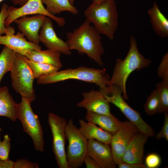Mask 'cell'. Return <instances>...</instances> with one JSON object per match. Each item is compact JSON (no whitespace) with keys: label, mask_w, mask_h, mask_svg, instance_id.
<instances>
[{"label":"cell","mask_w":168,"mask_h":168,"mask_svg":"<svg viewBox=\"0 0 168 168\" xmlns=\"http://www.w3.org/2000/svg\"><path fill=\"white\" fill-rule=\"evenodd\" d=\"M66 38V41L71 50L86 54L98 65H103L101 56L105 50L100 34L86 20L72 32H68Z\"/></svg>","instance_id":"1"},{"label":"cell","mask_w":168,"mask_h":168,"mask_svg":"<svg viewBox=\"0 0 168 168\" xmlns=\"http://www.w3.org/2000/svg\"><path fill=\"white\" fill-rule=\"evenodd\" d=\"M129 42V49L125 58L124 59H116L109 82V85H115L120 88L125 100L128 98L126 84L129 75L135 70L148 67L152 62L139 52L136 39L133 36L130 37Z\"/></svg>","instance_id":"2"},{"label":"cell","mask_w":168,"mask_h":168,"mask_svg":"<svg viewBox=\"0 0 168 168\" xmlns=\"http://www.w3.org/2000/svg\"><path fill=\"white\" fill-rule=\"evenodd\" d=\"M86 20L92 24L100 34L108 39H114L118 26V13L114 0L93 2L85 11Z\"/></svg>","instance_id":"3"},{"label":"cell","mask_w":168,"mask_h":168,"mask_svg":"<svg viewBox=\"0 0 168 168\" xmlns=\"http://www.w3.org/2000/svg\"><path fill=\"white\" fill-rule=\"evenodd\" d=\"M110 77L105 69H99L82 66L68 68L41 76L37 79L40 85L53 84L69 80H76L94 84L100 89L109 85Z\"/></svg>","instance_id":"4"},{"label":"cell","mask_w":168,"mask_h":168,"mask_svg":"<svg viewBox=\"0 0 168 168\" xmlns=\"http://www.w3.org/2000/svg\"><path fill=\"white\" fill-rule=\"evenodd\" d=\"M31 103L21 97V101L16 103V117L21 121L24 132L31 138L35 149L43 152L44 142L43 128L38 116L33 111Z\"/></svg>","instance_id":"5"},{"label":"cell","mask_w":168,"mask_h":168,"mask_svg":"<svg viewBox=\"0 0 168 168\" xmlns=\"http://www.w3.org/2000/svg\"><path fill=\"white\" fill-rule=\"evenodd\" d=\"M106 100L119 108L128 121L134 124L139 131L148 137L155 135L153 129L141 117L138 111L131 108L123 96L121 89L118 86L109 85L100 89Z\"/></svg>","instance_id":"6"},{"label":"cell","mask_w":168,"mask_h":168,"mask_svg":"<svg viewBox=\"0 0 168 168\" xmlns=\"http://www.w3.org/2000/svg\"><path fill=\"white\" fill-rule=\"evenodd\" d=\"M12 86L13 89L31 102L36 99L33 88L35 79L33 73L24 56L16 54L13 67L10 71Z\"/></svg>","instance_id":"7"},{"label":"cell","mask_w":168,"mask_h":168,"mask_svg":"<svg viewBox=\"0 0 168 168\" xmlns=\"http://www.w3.org/2000/svg\"><path fill=\"white\" fill-rule=\"evenodd\" d=\"M66 133L68 142L66 155L69 168H78L82 165L87 154L88 140L72 119L67 121Z\"/></svg>","instance_id":"8"},{"label":"cell","mask_w":168,"mask_h":168,"mask_svg":"<svg viewBox=\"0 0 168 168\" xmlns=\"http://www.w3.org/2000/svg\"><path fill=\"white\" fill-rule=\"evenodd\" d=\"M48 119L52 136V150L57 164L59 168H69L65 148L67 122L52 113L48 114Z\"/></svg>","instance_id":"9"},{"label":"cell","mask_w":168,"mask_h":168,"mask_svg":"<svg viewBox=\"0 0 168 168\" xmlns=\"http://www.w3.org/2000/svg\"><path fill=\"white\" fill-rule=\"evenodd\" d=\"M7 13V17L5 21L7 27L21 17L32 14H42L49 17L59 26H64L65 24L64 18L49 13L44 6L41 0H28L24 5L18 8L8 6Z\"/></svg>","instance_id":"10"},{"label":"cell","mask_w":168,"mask_h":168,"mask_svg":"<svg viewBox=\"0 0 168 168\" xmlns=\"http://www.w3.org/2000/svg\"><path fill=\"white\" fill-rule=\"evenodd\" d=\"M139 132L129 121L121 122L117 131L112 135L110 147L114 161L118 165L122 161L123 155L133 137Z\"/></svg>","instance_id":"11"},{"label":"cell","mask_w":168,"mask_h":168,"mask_svg":"<svg viewBox=\"0 0 168 168\" xmlns=\"http://www.w3.org/2000/svg\"><path fill=\"white\" fill-rule=\"evenodd\" d=\"M52 19L46 16L39 31L40 42L48 49L58 51L61 54L70 55L71 50L66 42L57 35L53 28Z\"/></svg>","instance_id":"12"},{"label":"cell","mask_w":168,"mask_h":168,"mask_svg":"<svg viewBox=\"0 0 168 168\" xmlns=\"http://www.w3.org/2000/svg\"><path fill=\"white\" fill-rule=\"evenodd\" d=\"M82 100L77 104L80 108L87 111L108 115L112 114L110 111V103L101 91L92 90L82 94Z\"/></svg>","instance_id":"13"},{"label":"cell","mask_w":168,"mask_h":168,"mask_svg":"<svg viewBox=\"0 0 168 168\" xmlns=\"http://www.w3.org/2000/svg\"><path fill=\"white\" fill-rule=\"evenodd\" d=\"M87 155L100 168H115V163L109 145L95 140H88Z\"/></svg>","instance_id":"14"},{"label":"cell","mask_w":168,"mask_h":168,"mask_svg":"<svg viewBox=\"0 0 168 168\" xmlns=\"http://www.w3.org/2000/svg\"><path fill=\"white\" fill-rule=\"evenodd\" d=\"M46 16L42 14H36L31 16H26L17 19L14 22L17 24L19 30L28 41L39 44V31Z\"/></svg>","instance_id":"15"},{"label":"cell","mask_w":168,"mask_h":168,"mask_svg":"<svg viewBox=\"0 0 168 168\" xmlns=\"http://www.w3.org/2000/svg\"><path fill=\"white\" fill-rule=\"evenodd\" d=\"M15 32L8 31L5 35H0V45L7 46L23 56L31 50L41 49L39 44L27 40L21 32H17L16 35L14 34Z\"/></svg>","instance_id":"16"},{"label":"cell","mask_w":168,"mask_h":168,"mask_svg":"<svg viewBox=\"0 0 168 168\" xmlns=\"http://www.w3.org/2000/svg\"><path fill=\"white\" fill-rule=\"evenodd\" d=\"M148 137L139 132L130 140L124 154L122 161L130 163H142L144 146Z\"/></svg>","instance_id":"17"},{"label":"cell","mask_w":168,"mask_h":168,"mask_svg":"<svg viewBox=\"0 0 168 168\" xmlns=\"http://www.w3.org/2000/svg\"><path fill=\"white\" fill-rule=\"evenodd\" d=\"M78 122L80 133L88 140H95L110 145L112 137L111 134L96 125L83 119H79Z\"/></svg>","instance_id":"18"},{"label":"cell","mask_w":168,"mask_h":168,"mask_svg":"<svg viewBox=\"0 0 168 168\" xmlns=\"http://www.w3.org/2000/svg\"><path fill=\"white\" fill-rule=\"evenodd\" d=\"M85 118L87 121L96 125L112 135L117 131L121 123L112 114L108 115L87 111Z\"/></svg>","instance_id":"19"},{"label":"cell","mask_w":168,"mask_h":168,"mask_svg":"<svg viewBox=\"0 0 168 168\" xmlns=\"http://www.w3.org/2000/svg\"><path fill=\"white\" fill-rule=\"evenodd\" d=\"M147 12L155 32L160 37L167 38L168 20L160 10L156 2H154Z\"/></svg>","instance_id":"20"},{"label":"cell","mask_w":168,"mask_h":168,"mask_svg":"<svg viewBox=\"0 0 168 168\" xmlns=\"http://www.w3.org/2000/svg\"><path fill=\"white\" fill-rule=\"evenodd\" d=\"M61 54L58 51L48 49L33 50L27 52L24 56L30 60L49 64L60 69L63 66L60 60Z\"/></svg>","instance_id":"21"},{"label":"cell","mask_w":168,"mask_h":168,"mask_svg":"<svg viewBox=\"0 0 168 168\" xmlns=\"http://www.w3.org/2000/svg\"><path fill=\"white\" fill-rule=\"evenodd\" d=\"M16 103L10 94L7 86L0 89V116L7 118L13 122L17 119L16 115Z\"/></svg>","instance_id":"22"},{"label":"cell","mask_w":168,"mask_h":168,"mask_svg":"<svg viewBox=\"0 0 168 168\" xmlns=\"http://www.w3.org/2000/svg\"><path fill=\"white\" fill-rule=\"evenodd\" d=\"M43 4L46 6L47 11L51 14L55 16L62 12L67 11L76 15L78 11L74 5H72L68 0H41Z\"/></svg>","instance_id":"23"},{"label":"cell","mask_w":168,"mask_h":168,"mask_svg":"<svg viewBox=\"0 0 168 168\" xmlns=\"http://www.w3.org/2000/svg\"><path fill=\"white\" fill-rule=\"evenodd\" d=\"M16 54L14 50L5 46L0 53V83L4 75L11 71ZM1 88L0 86V89Z\"/></svg>","instance_id":"24"},{"label":"cell","mask_w":168,"mask_h":168,"mask_svg":"<svg viewBox=\"0 0 168 168\" xmlns=\"http://www.w3.org/2000/svg\"><path fill=\"white\" fill-rule=\"evenodd\" d=\"M23 56L31 70L35 79H37L41 76L54 72L59 70L52 65L33 61Z\"/></svg>","instance_id":"25"},{"label":"cell","mask_w":168,"mask_h":168,"mask_svg":"<svg viewBox=\"0 0 168 168\" xmlns=\"http://www.w3.org/2000/svg\"><path fill=\"white\" fill-rule=\"evenodd\" d=\"M156 90L160 101L159 113L168 112V79L162 80L157 84Z\"/></svg>","instance_id":"26"},{"label":"cell","mask_w":168,"mask_h":168,"mask_svg":"<svg viewBox=\"0 0 168 168\" xmlns=\"http://www.w3.org/2000/svg\"><path fill=\"white\" fill-rule=\"evenodd\" d=\"M160 101L158 93L154 90L147 97L144 106L145 112L149 115L159 113Z\"/></svg>","instance_id":"27"},{"label":"cell","mask_w":168,"mask_h":168,"mask_svg":"<svg viewBox=\"0 0 168 168\" xmlns=\"http://www.w3.org/2000/svg\"><path fill=\"white\" fill-rule=\"evenodd\" d=\"M8 6L4 3L2 6L0 12V35L6 32L10 31H15L14 28L10 26H6L5 21L7 17V9Z\"/></svg>","instance_id":"28"},{"label":"cell","mask_w":168,"mask_h":168,"mask_svg":"<svg viewBox=\"0 0 168 168\" xmlns=\"http://www.w3.org/2000/svg\"><path fill=\"white\" fill-rule=\"evenodd\" d=\"M11 139L9 136L5 134L2 141L0 143V159L7 160L9 159V154L10 152Z\"/></svg>","instance_id":"29"},{"label":"cell","mask_w":168,"mask_h":168,"mask_svg":"<svg viewBox=\"0 0 168 168\" xmlns=\"http://www.w3.org/2000/svg\"><path fill=\"white\" fill-rule=\"evenodd\" d=\"M158 76L162 80L168 79V53L163 56L157 70Z\"/></svg>","instance_id":"30"},{"label":"cell","mask_w":168,"mask_h":168,"mask_svg":"<svg viewBox=\"0 0 168 168\" xmlns=\"http://www.w3.org/2000/svg\"><path fill=\"white\" fill-rule=\"evenodd\" d=\"M161 162V158L157 154L152 153L148 154L145 160L146 168H157L160 166Z\"/></svg>","instance_id":"31"},{"label":"cell","mask_w":168,"mask_h":168,"mask_svg":"<svg viewBox=\"0 0 168 168\" xmlns=\"http://www.w3.org/2000/svg\"><path fill=\"white\" fill-rule=\"evenodd\" d=\"M164 122L163 125L159 132L156 135V138L157 140L165 138L168 141V113H164Z\"/></svg>","instance_id":"32"},{"label":"cell","mask_w":168,"mask_h":168,"mask_svg":"<svg viewBox=\"0 0 168 168\" xmlns=\"http://www.w3.org/2000/svg\"><path fill=\"white\" fill-rule=\"evenodd\" d=\"M38 163L32 162L25 159H19L15 162L14 168H38Z\"/></svg>","instance_id":"33"},{"label":"cell","mask_w":168,"mask_h":168,"mask_svg":"<svg viewBox=\"0 0 168 168\" xmlns=\"http://www.w3.org/2000/svg\"><path fill=\"white\" fill-rule=\"evenodd\" d=\"M119 168H145L144 165L142 163L136 164L127 162L122 161L118 165Z\"/></svg>","instance_id":"34"},{"label":"cell","mask_w":168,"mask_h":168,"mask_svg":"<svg viewBox=\"0 0 168 168\" xmlns=\"http://www.w3.org/2000/svg\"><path fill=\"white\" fill-rule=\"evenodd\" d=\"M83 163L86 168H100L98 164L87 154L84 159Z\"/></svg>","instance_id":"35"},{"label":"cell","mask_w":168,"mask_h":168,"mask_svg":"<svg viewBox=\"0 0 168 168\" xmlns=\"http://www.w3.org/2000/svg\"><path fill=\"white\" fill-rule=\"evenodd\" d=\"M15 162L8 159L2 160L0 159V168H14Z\"/></svg>","instance_id":"36"},{"label":"cell","mask_w":168,"mask_h":168,"mask_svg":"<svg viewBox=\"0 0 168 168\" xmlns=\"http://www.w3.org/2000/svg\"><path fill=\"white\" fill-rule=\"evenodd\" d=\"M15 5H19L21 6L24 5L28 0H11Z\"/></svg>","instance_id":"37"},{"label":"cell","mask_w":168,"mask_h":168,"mask_svg":"<svg viewBox=\"0 0 168 168\" xmlns=\"http://www.w3.org/2000/svg\"><path fill=\"white\" fill-rule=\"evenodd\" d=\"M105 0H93V2L96 3H100L101 2Z\"/></svg>","instance_id":"38"},{"label":"cell","mask_w":168,"mask_h":168,"mask_svg":"<svg viewBox=\"0 0 168 168\" xmlns=\"http://www.w3.org/2000/svg\"><path fill=\"white\" fill-rule=\"evenodd\" d=\"M70 3L72 5H74V0H68Z\"/></svg>","instance_id":"39"},{"label":"cell","mask_w":168,"mask_h":168,"mask_svg":"<svg viewBox=\"0 0 168 168\" xmlns=\"http://www.w3.org/2000/svg\"><path fill=\"white\" fill-rule=\"evenodd\" d=\"M2 127H1L0 125V142H1V133H2Z\"/></svg>","instance_id":"40"},{"label":"cell","mask_w":168,"mask_h":168,"mask_svg":"<svg viewBox=\"0 0 168 168\" xmlns=\"http://www.w3.org/2000/svg\"><path fill=\"white\" fill-rule=\"evenodd\" d=\"M4 0H0V2H2Z\"/></svg>","instance_id":"41"}]
</instances>
